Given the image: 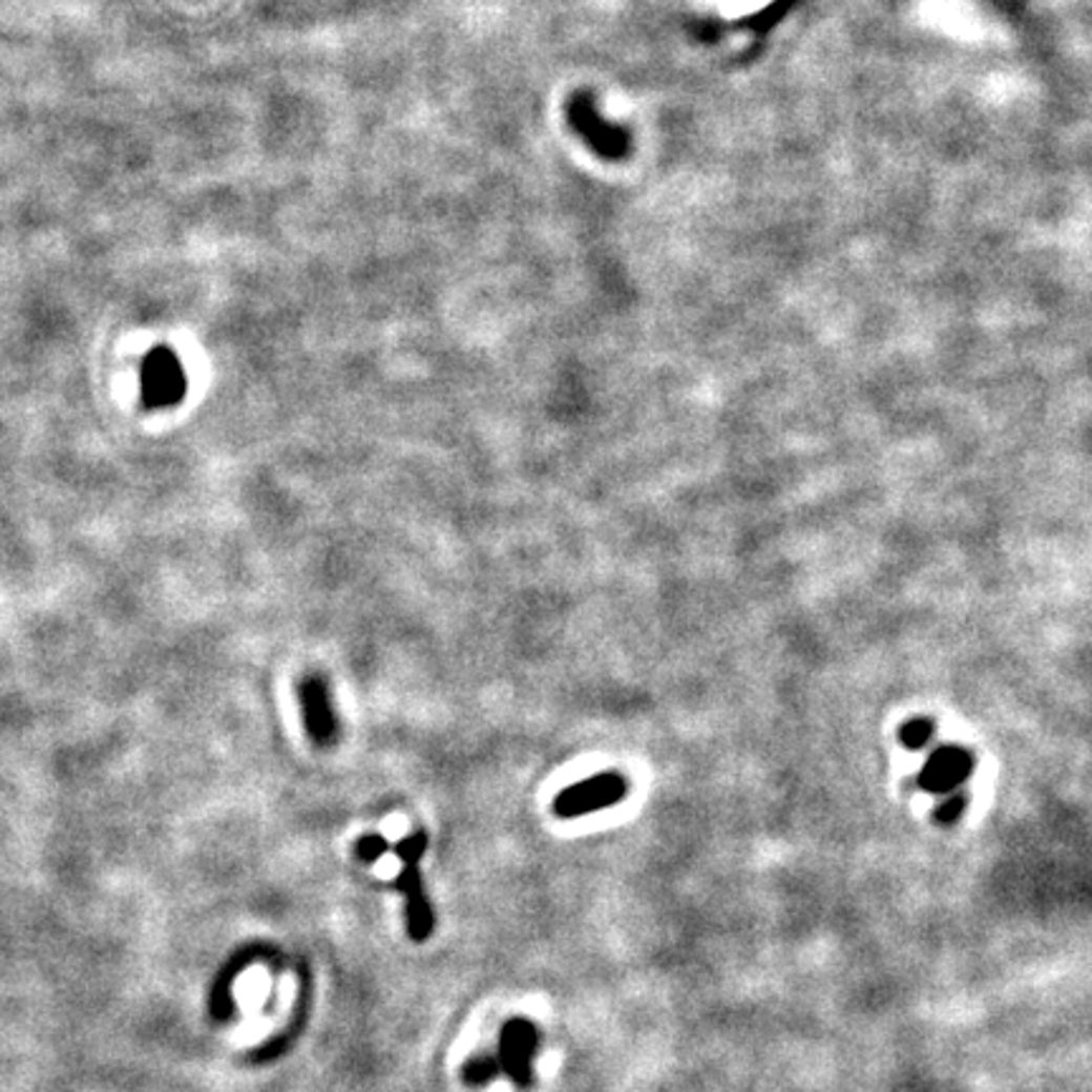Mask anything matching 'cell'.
Masks as SVG:
<instances>
[{
    "mask_svg": "<svg viewBox=\"0 0 1092 1092\" xmlns=\"http://www.w3.org/2000/svg\"><path fill=\"white\" fill-rule=\"evenodd\" d=\"M188 393V375L167 346H154L140 370V397L147 410L177 405Z\"/></svg>",
    "mask_w": 1092,
    "mask_h": 1092,
    "instance_id": "6da1fadb",
    "label": "cell"
},
{
    "mask_svg": "<svg viewBox=\"0 0 1092 1092\" xmlns=\"http://www.w3.org/2000/svg\"><path fill=\"white\" fill-rule=\"evenodd\" d=\"M628 794V781L620 774H597V777L576 781L554 799V815L562 819H574L607 810V806L623 802Z\"/></svg>",
    "mask_w": 1092,
    "mask_h": 1092,
    "instance_id": "7a4b0ae2",
    "label": "cell"
},
{
    "mask_svg": "<svg viewBox=\"0 0 1092 1092\" xmlns=\"http://www.w3.org/2000/svg\"><path fill=\"white\" fill-rule=\"evenodd\" d=\"M539 1050V1032L529 1020H511L504 1024L499 1037V1059L501 1072L511 1079L521 1090L531 1088L533 1083V1057Z\"/></svg>",
    "mask_w": 1092,
    "mask_h": 1092,
    "instance_id": "3957f363",
    "label": "cell"
},
{
    "mask_svg": "<svg viewBox=\"0 0 1092 1092\" xmlns=\"http://www.w3.org/2000/svg\"><path fill=\"white\" fill-rule=\"evenodd\" d=\"M299 704L307 734L316 747H329L337 738V716H334L329 686L319 675H309L299 682Z\"/></svg>",
    "mask_w": 1092,
    "mask_h": 1092,
    "instance_id": "277c9868",
    "label": "cell"
},
{
    "mask_svg": "<svg viewBox=\"0 0 1092 1092\" xmlns=\"http://www.w3.org/2000/svg\"><path fill=\"white\" fill-rule=\"evenodd\" d=\"M973 772V756L961 747H941L930 754L923 766L918 784L923 792L948 794L956 792Z\"/></svg>",
    "mask_w": 1092,
    "mask_h": 1092,
    "instance_id": "5b68a950",
    "label": "cell"
},
{
    "mask_svg": "<svg viewBox=\"0 0 1092 1092\" xmlns=\"http://www.w3.org/2000/svg\"><path fill=\"white\" fill-rule=\"evenodd\" d=\"M395 885H397V890L402 892V898H405L407 936L415 943L427 941L433 933V926H436V916H433L430 901H427V896H425L420 865H402Z\"/></svg>",
    "mask_w": 1092,
    "mask_h": 1092,
    "instance_id": "8992f818",
    "label": "cell"
},
{
    "mask_svg": "<svg viewBox=\"0 0 1092 1092\" xmlns=\"http://www.w3.org/2000/svg\"><path fill=\"white\" fill-rule=\"evenodd\" d=\"M271 951H266L264 946H246V948H238V951L231 953V959L226 961V964L220 966L218 976H215L213 982V989H210V1016H213L215 1022H228L233 1016V984L235 979L244 973L248 966L253 964V961L258 959H266Z\"/></svg>",
    "mask_w": 1092,
    "mask_h": 1092,
    "instance_id": "52a82bcc",
    "label": "cell"
},
{
    "mask_svg": "<svg viewBox=\"0 0 1092 1092\" xmlns=\"http://www.w3.org/2000/svg\"><path fill=\"white\" fill-rule=\"evenodd\" d=\"M501 1075V1067L496 1054H474L468 1063L463 1065V1083L470 1088H486L488 1083H494Z\"/></svg>",
    "mask_w": 1092,
    "mask_h": 1092,
    "instance_id": "ba28073f",
    "label": "cell"
},
{
    "mask_svg": "<svg viewBox=\"0 0 1092 1092\" xmlns=\"http://www.w3.org/2000/svg\"><path fill=\"white\" fill-rule=\"evenodd\" d=\"M427 849V835L425 833H413L402 837L395 845V855L400 858L402 865H420Z\"/></svg>",
    "mask_w": 1092,
    "mask_h": 1092,
    "instance_id": "9c48e42d",
    "label": "cell"
},
{
    "mask_svg": "<svg viewBox=\"0 0 1092 1092\" xmlns=\"http://www.w3.org/2000/svg\"><path fill=\"white\" fill-rule=\"evenodd\" d=\"M933 738V721L928 718H914L901 729V741L905 749H923Z\"/></svg>",
    "mask_w": 1092,
    "mask_h": 1092,
    "instance_id": "30bf717a",
    "label": "cell"
},
{
    "mask_svg": "<svg viewBox=\"0 0 1092 1092\" xmlns=\"http://www.w3.org/2000/svg\"><path fill=\"white\" fill-rule=\"evenodd\" d=\"M966 810V794L964 792H948L946 799L936 806L933 812V822L936 824H943V827H948V824L959 822L961 815H964Z\"/></svg>",
    "mask_w": 1092,
    "mask_h": 1092,
    "instance_id": "8fae6325",
    "label": "cell"
},
{
    "mask_svg": "<svg viewBox=\"0 0 1092 1092\" xmlns=\"http://www.w3.org/2000/svg\"><path fill=\"white\" fill-rule=\"evenodd\" d=\"M387 849H390V842L384 840L382 835H364V837H359L357 845H355L359 862H377L384 853H387Z\"/></svg>",
    "mask_w": 1092,
    "mask_h": 1092,
    "instance_id": "7c38bea8",
    "label": "cell"
}]
</instances>
